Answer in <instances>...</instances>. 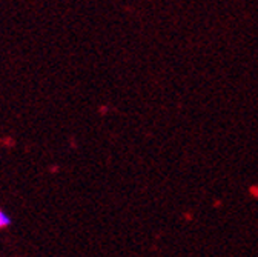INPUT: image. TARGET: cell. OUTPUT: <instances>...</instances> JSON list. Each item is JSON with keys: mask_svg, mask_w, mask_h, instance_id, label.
Returning <instances> with one entry per match:
<instances>
[{"mask_svg": "<svg viewBox=\"0 0 258 257\" xmlns=\"http://www.w3.org/2000/svg\"><path fill=\"white\" fill-rule=\"evenodd\" d=\"M10 225H11V217L4 210H0V230L10 227Z\"/></svg>", "mask_w": 258, "mask_h": 257, "instance_id": "6da1fadb", "label": "cell"}]
</instances>
